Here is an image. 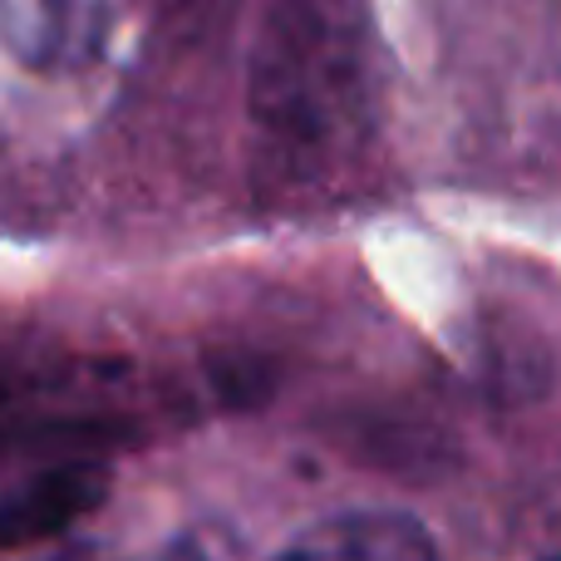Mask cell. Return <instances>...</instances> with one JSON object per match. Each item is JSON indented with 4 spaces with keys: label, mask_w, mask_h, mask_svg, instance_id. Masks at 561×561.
<instances>
[{
    "label": "cell",
    "mask_w": 561,
    "mask_h": 561,
    "mask_svg": "<svg viewBox=\"0 0 561 561\" xmlns=\"http://www.w3.org/2000/svg\"><path fill=\"white\" fill-rule=\"evenodd\" d=\"M25 385H20V375H15V365H5L0 359V438L15 428V414H25Z\"/></svg>",
    "instance_id": "4"
},
{
    "label": "cell",
    "mask_w": 561,
    "mask_h": 561,
    "mask_svg": "<svg viewBox=\"0 0 561 561\" xmlns=\"http://www.w3.org/2000/svg\"><path fill=\"white\" fill-rule=\"evenodd\" d=\"M256 183L272 203H330L375 144V25L365 0H262L247 79Z\"/></svg>",
    "instance_id": "1"
},
{
    "label": "cell",
    "mask_w": 561,
    "mask_h": 561,
    "mask_svg": "<svg viewBox=\"0 0 561 561\" xmlns=\"http://www.w3.org/2000/svg\"><path fill=\"white\" fill-rule=\"evenodd\" d=\"M266 561H438V552L419 517L359 507L310 523Z\"/></svg>",
    "instance_id": "3"
},
{
    "label": "cell",
    "mask_w": 561,
    "mask_h": 561,
    "mask_svg": "<svg viewBox=\"0 0 561 561\" xmlns=\"http://www.w3.org/2000/svg\"><path fill=\"white\" fill-rule=\"evenodd\" d=\"M542 561H561V557H542Z\"/></svg>",
    "instance_id": "5"
},
{
    "label": "cell",
    "mask_w": 561,
    "mask_h": 561,
    "mask_svg": "<svg viewBox=\"0 0 561 561\" xmlns=\"http://www.w3.org/2000/svg\"><path fill=\"white\" fill-rule=\"evenodd\" d=\"M108 493V473L99 463H55L45 473L0 493V552L35 547L89 517Z\"/></svg>",
    "instance_id": "2"
}]
</instances>
